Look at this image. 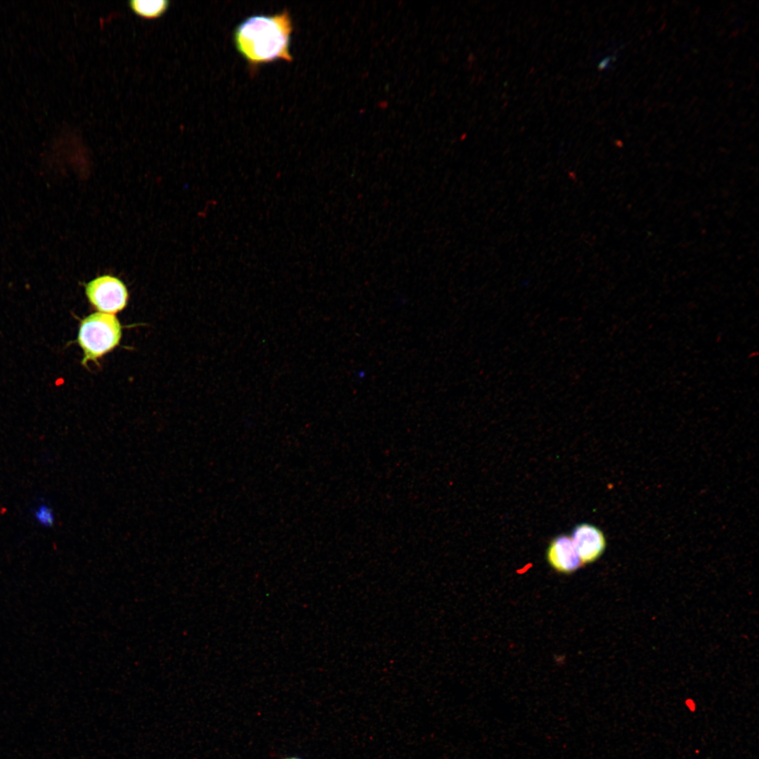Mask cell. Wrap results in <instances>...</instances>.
Masks as SVG:
<instances>
[{"mask_svg":"<svg viewBox=\"0 0 759 759\" xmlns=\"http://www.w3.org/2000/svg\"><path fill=\"white\" fill-rule=\"evenodd\" d=\"M292 30L286 10L273 15H254L236 27L233 41L237 51L252 66L278 60L290 62Z\"/></svg>","mask_w":759,"mask_h":759,"instance_id":"1","label":"cell"},{"mask_svg":"<svg viewBox=\"0 0 759 759\" xmlns=\"http://www.w3.org/2000/svg\"><path fill=\"white\" fill-rule=\"evenodd\" d=\"M121 325L112 314L94 313L84 318L79 325L77 342L84 352L82 364L98 358L112 350L119 342Z\"/></svg>","mask_w":759,"mask_h":759,"instance_id":"2","label":"cell"},{"mask_svg":"<svg viewBox=\"0 0 759 759\" xmlns=\"http://www.w3.org/2000/svg\"><path fill=\"white\" fill-rule=\"evenodd\" d=\"M89 302L100 313L113 314L125 308L129 293L124 283L110 275H99L85 285Z\"/></svg>","mask_w":759,"mask_h":759,"instance_id":"3","label":"cell"},{"mask_svg":"<svg viewBox=\"0 0 759 759\" xmlns=\"http://www.w3.org/2000/svg\"><path fill=\"white\" fill-rule=\"evenodd\" d=\"M571 539L583 564L595 562L606 548V538L597 526L583 523L574 527Z\"/></svg>","mask_w":759,"mask_h":759,"instance_id":"4","label":"cell"},{"mask_svg":"<svg viewBox=\"0 0 759 759\" xmlns=\"http://www.w3.org/2000/svg\"><path fill=\"white\" fill-rule=\"evenodd\" d=\"M546 556L552 568L562 573H571L583 565L571 536L565 534L556 536L550 542Z\"/></svg>","mask_w":759,"mask_h":759,"instance_id":"5","label":"cell"},{"mask_svg":"<svg viewBox=\"0 0 759 759\" xmlns=\"http://www.w3.org/2000/svg\"><path fill=\"white\" fill-rule=\"evenodd\" d=\"M129 8L137 15L145 18L161 16L169 8L168 0H131Z\"/></svg>","mask_w":759,"mask_h":759,"instance_id":"6","label":"cell"},{"mask_svg":"<svg viewBox=\"0 0 759 759\" xmlns=\"http://www.w3.org/2000/svg\"><path fill=\"white\" fill-rule=\"evenodd\" d=\"M34 522L44 528H50L56 522V514L52 506L44 500H38L31 509Z\"/></svg>","mask_w":759,"mask_h":759,"instance_id":"7","label":"cell"},{"mask_svg":"<svg viewBox=\"0 0 759 759\" xmlns=\"http://www.w3.org/2000/svg\"><path fill=\"white\" fill-rule=\"evenodd\" d=\"M282 759H302V758H299V757H295V756H290V757L283 758Z\"/></svg>","mask_w":759,"mask_h":759,"instance_id":"8","label":"cell"}]
</instances>
